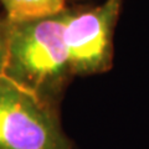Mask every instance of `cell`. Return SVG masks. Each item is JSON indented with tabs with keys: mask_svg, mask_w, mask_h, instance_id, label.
Returning a JSON list of instances; mask_svg holds the SVG:
<instances>
[{
	"mask_svg": "<svg viewBox=\"0 0 149 149\" xmlns=\"http://www.w3.org/2000/svg\"><path fill=\"white\" fill-rule=\"evenodd\" d=\"M66 0H0L9 22H24L63 13Z\"/></svg>",
	"mask_w": 149,
	"mask_h": 149,
	"instance_id": "cell-4",
	"label": "cell"
},
{
	"mask_svg": "<svg viewBox=\"0 0 149 149\" xmlns=\"http://www.w3.org/2000/svg\"><path fill=\"white\" fill-rule=\"evenodd\" d=\"M0 149H73L57 104L0 77Z\"/></svg>",
	"mask_w": 149,
	"mask_h": 149,
	"instance_id": "cell-2",
	"label": "cell"
},
{
	"mask_svg": "<svg viewBox=\"0 0 149 149\" xmlns=\"http://www.w3.org/2000/svg\"><path fill=\"white\" fill-rule=\"evenodd\" d=\"M8 42H9V21L0 17V77L4 76L8 57Z\"/></svg>",
	"mask_w": 149,
	"mask_h": 149,
	"instance_id": "cell-5",
	"label": "cell"
},
{
	"mask_svg": "<svg viewBox=\"0 0 149 149\" xmlns=\"http://www.w3.org/2000/svg\"><path fill=\"white\" fill-rule=\"evenodd\" d=\"M120 0H106L100 6L65 16V44L72 74L108 71L113 58L112 36Z\"/></svg>",
	"mask_w": 149,
	"mask_h": 149,
	"instance_id": "cell-3",
	"label": "cell"
},
{
	"mask_svg": "<svg viewBox=\"0 0 149 149\" xmlns=\"http://www.w3.org/2000/svg\"><path fill=\"white\" fill-rule=\"evenodd\" d=\"M65 16L66 10L31 21L9 22L4 76L55 104L72 74L65 44Z\"/></svg>",
	"mask_w": 149,
	"mask_h": 149,
	"instance_id": "cell-1",
	"label": "cell"
}]
</instances>
